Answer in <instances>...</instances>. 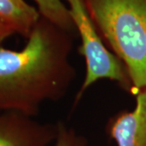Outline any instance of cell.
Masks as SVG:
<instances>
[{
    "label": "cell",
    "instance_id": "6",
    "mask_svg": "<svg viewBox=\"0 0 146 146\" xmlns=\"http://www.w3.org/2000/svg\"><path fill=\"white\" fill-rule=\"evenodd\" d=\"M40 16L37 8L25 0H0V23L25 38Z\"/></svg>",
    "mask_w": 146,
    "mask_h": 146
},
{
    "label": "cell",
    "instance_id": "1",
    "mask_svg": "<svg viewBox=\"0 0 146 146\" xmlns=\"http://www.w3.org/2000/svg\"><path fill=\"white\" fill-rule=\"evenodd\" d=\"M76 36L41 16L21 50L0 46V113L33 118L43 103L68 94L76 76Z\"/></svg>",
    "mask_w": 146,
    "mask_h": 146
},
{
    "label": "cell",
    "instance_id": "4",
    "mask_svg": "<svg viewBox=\"0 0 146 146\" xmlns=\"http://www.w3.org/2000/svg\"><path fill=\"white\" fill-rule=\"evenodd\" d=\"M57 133V123H42L16 112L0 113V146H50Z\"/></svg>",
    "mask_w": 146,
    "mask_h": 146
},
{
    "label": "cell",
    "instance_id": "5",
    "mask_svg": "<svg viewBox=\"0 0 146 146\" xmlns=\"http://www.w3.org/2000/svg\"><path fill=\"white\" fill-rule=\"evenodd\" d=\"M135 97L134 109L120 110L106 123V133L117 146H146V91Z\"/></svg>",
    "mask_w": 146,
    "mask_h": 146
},
{
    "label": "cell",
    "instance_id": "9",
    "mask_svg": "<svg viewBox=\"0 0 146 146\" xmlns=\"http://www.w3.org/2000/svg\"><path fill=\"white\" fill-rule=\"evenodd\" d=\"M13 34H15V33L12 31L10 28L0 23V46H2L3 42H4L6 39H7Z\"/></svg>",
    "mask_w": 146,
    "mask_h": 146
},
{
    "label": "cell",
    "instance_id": "2",
    "mask_svg": "<svg viewBox=\"0 0 146 146\" xmlns=\"http://www.w3.org/2000/svg\"><path fill=\"white\" fill-rule=\"evenodd\" d=\"M106 46L124 65L131 94L146 91V0H85Z\"/></svg>",
    "mask_w": 146,
    "mask_h": 146
},
{
    "label": "cell",
    "instance_id": "8",
    "mask_svg": "<svg viewBox=\"0 0 146 146\" xmlns=\"http://www.w3.org/2000/svg\"><path fill=\"white\" fill-rule=\"evenodd\" d=\"M58 133L54 146H88L87 139L63 122H57Z\"/></svg>",
    "mask_w": 146,
    "mask_h": 146
},
{
    "label": "cell",
    "instance_id": "3",
    "mask_svg": "<svg viewBox=\"0 0 146 146\" xmlns=\"http://www.w3.org/2000/svg\"><path fill=\"white\" fill-rule=\"evenodd\" d=\"M68 8L80 44L79 54L85 62V74L75 97L76 106L86 91L102 80L115 82L131 94V83L124 65L110 50L96 29L89 15L85 0H66Z\"/></svg>",
    "mask_w": 146,
    "mask_h": 146
},
{
    "label": "cell",
    "instance_id": "7",
    "mask_svg": "<svg viewBox=\"0 0 146 146\" xmlns=\"http://www.w3.org/2000/svg\"><path fill=\"white\" fill-rule=\"evenodd\" d=\"M40 15L58 27L77 35L68 6L63 0H33Z\"/></svg>",
    "mask_w": 146,
    "mask_h": 146
}]
</instances>
